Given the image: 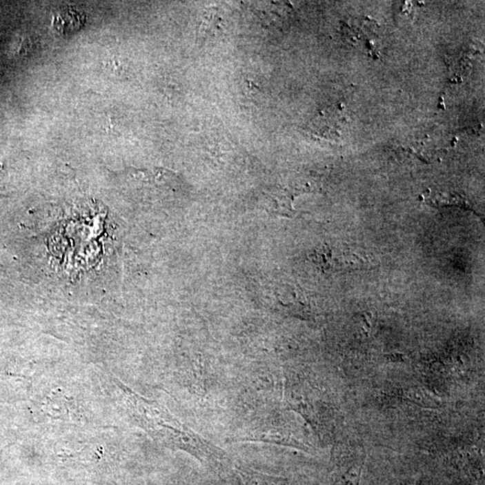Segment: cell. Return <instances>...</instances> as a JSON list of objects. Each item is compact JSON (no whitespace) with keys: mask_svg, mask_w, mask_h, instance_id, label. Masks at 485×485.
<instances>
[{"mask_svg":"<svg viewBox=\"0 0 485 485\" xmlns=\"http://www.w3.org/2000/svg\"><path fill=\"white\" fill-rule=\"evenodd\" d=\"M427 204L433 205L434 207H465L466 208V201L462 196L452 193L448 195L447 192L436 193L430 195L425 199Z\"/></svg>","mask_w":485,"mask_h":485,"instance_id":"cell-4","label":"cell"},{"mask_svg":"<svg viewBox=\"0 0 485 485\" xmlns=\"http://www.w3.org/2000/svg\"><path fill=\"white\" fill-rule=\"evenodd\" d=\"M403 395L407 400L425 408H439L440 404L430 392L419 388H410L403 390Z\"/></svg>","mask_w":485,"mask_h":485,"instance_id":"cell-3","label":"cell"},{"mask_svg":"<svg viewBox=\"0 0 485 485\" xmlns=\"http://www.w3.org/2000/svg\"><path fill=\"white\" fill-rule=\"evenodd\" d=\"M235 471H237L245 485H290L286 479L263 474L240 464H237Z\"/></svg>","mask_w":485,"mask_h":485,"instance_id":"cell-2","label":"cell"},{"mask_svg":"<svg viewBox=\"0 0 485 485\" xmlns=\"http://www.w3.org/2000/svg\"><path fill=\"white\" fill-rule=\"evenodd\" d=\"M128 406L139 426L160 444L186 452L217 473L236 470L237 464L227 452L199 435L159 404L129 391Z\"/></svg>","mask_w":485,"mask_h":485,"instance_id":"cell-1","label":"cell"}]
</instances>
